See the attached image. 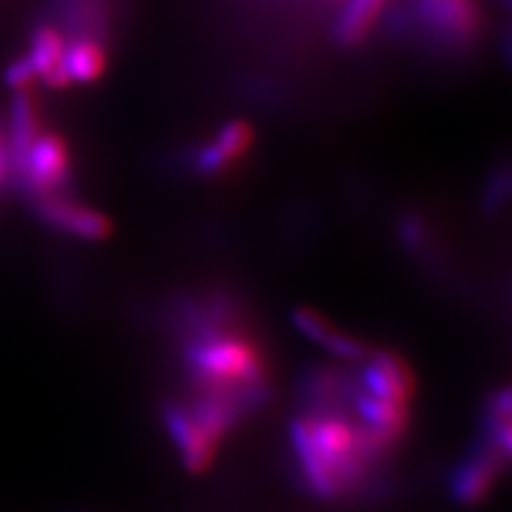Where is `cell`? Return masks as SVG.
I'll list each match as a JSON object with an SVG mask.
<instances>
[{
  "mask_svg": "<svg viewBox=\"0 0 512 512\" xmlns=\"http://www.w3.org/2000/svg\"><path fill=\"white\" fill-rule=\"evenodd\" d=\"M30 184L39 190H52L64 184L69 175V154L56 135H41L28 148L22 165Z\"/></svg>",
  "mask_w": 512,
  "mask_h": 512,
  "instance_id": "cell-2",
  "label": "cell"
},
{
  "mask_svg": "<svg viewBox=\"0 0 512 512\" xmlns=\"http://www.w3.org/2000/svg\"><path fill=\"white\" fill-rule=\"evenodd\" d=\"M357 408L363 421L374 429L376 438L380 440H391L406 425V408L399 404L382 402V399L361 393L357 397Z\"/></svg>",
  "mask_w": 512,
  "mask_h": 512,
  "instance_id": "cell-14",
  "label": "cell"
},
{
  "mask_svg": "<svg viewBox=\"0 0 512 512\" xmlns=\"http://www.w3.org/2000/svg\"><path fill=\"white\" fill-rule=\"evenodd\" d=\"M363 384L367 395L404 406L410 395V372L402 359L378 352L363 370Z\"/></svg>",
  "mask_w": 512,
  "mask_h": 512,
  "instance_id": "cell-5",
  "label": "cell"
},
{
  "mask_svg": "<svg viewBox=\"0 0 512 512\" xmlns=\"http://www.w3.org/2000/svg\"><path fill=\"white\" fill-rule=\"evenodd\" d=\"M41 214L54 227H60L84 239H105L111 233V222L107 216L88 210V207H79L75 203L50 199L43 203Z\"/></svg>",
  "mask_w": 512,
  "mask_h": 512,
  "instance_id": "cell-8",
  "label": "cell"
},
{
  "mask_svg": "<svg viewBox=\"0 0 512 512\" xmlns=\"http://www.w3.org/2000/svg\"><path fill=\"white\" fill-rule=\"evenodd\" d=\"M252 143V128L246 122H229L222 131L216 135V139L199 150L195 165L197 171L212 175L229 169L235 160L242 158Z\"/></svg>",
  "mask_w": 512,
  "mask_h": 512,
  "instance_id": "cell-7",
  "label": "cell"
},
{
  "mask_svg": "<svg viewBox=\"0 0 512 512\" xmlns=\"http://www.w3.org/2000/svg\"><path fill=\"white\" fill-rule=\"evenodd\" d=\"M163 421L182 455L184 466L190 472H203L210 466L214 455V442L207 438L192 416L175 404H167L163 410Z\"/></svg>",
  "mask_w": 512,
  "mask_h": 512,
  "instance_id": "cell-3",
  "label": "cell"
},
{
  "mask_svg": "<svg viewBox=\"0 0 512 512\" xmlns=\"http://www.w3.org/2000/svg\"><path fill=\"white\" fill-rule=\"evenodd\" d=\"M310 427V436L316 451L323 457L331 472L342 470L346 455L352 446L350 429L342 421H320Z\"/></svg>",
  "mask_w": 512,
  "mask_h": 512,
  "instance_id": "cell-13",
  "label": "cell"
},
{
  "mask_svg": "<svg viewBox=\"0 0 512 512\" xmlns=\"http://www.w3.org/2000/svg\"><path fill=\"white\" fill-rule=\"evenodd\" d=\"M3 163H5V158H3V148H0V175H3Z\"/></svg>",
  "mask_w": 512,
  "mask_h": 512,
  "instance_id": "cell-19",
  "label": "cell"
},
{
  "mask_svg": "<svg viewBox=\"0 0 512 512\" xmlns=\"http://www.w3.org/2000/svg\"><path fill=\"white\" fill-rule=\"evenodd\" d=\"M62 67L69 82H94L105 69L103 47L92 39H77L69 47H64Z\"/></svg>",
  "mask_w": 512,
  "mask_h": 512,
  "instance_id": "cell-12",
  "label": "cell"
},
{
  "mask_svg": "<svg viewBox=\"0 0 512 512\" xmlns=\"http://www.w3.org/2000/svg\"><path fill=\"white\" fill-rule=\"evenodd\" d=\"M64 47L67 45H64L62 35L52 26H41L35 32V37H32L28 60L32 64V69H35L37 77L45 79L47 86L62 88L69 84V77L62 67Z\"/></svg>",
  "mask_w": 512,
  "mask_h": 512,
  "instance_id": "cell-11",
  "label": "cell"
},
{
  "mask_svg": "<svg viewBox=\"0 0 512 512\" xmlns=\"http://www.w3.org/2000/svg\"><path fill=\"white\" fill-rule=\"evenodd\" d=\"M192 419H195V423L207 438L216 442L227 434V429L233 425L235 412L227 406H222L220 402H203L197 406L195 412H192Z\"/></svg>",
  "mask_w": 512,
  "mask_h": 512,
  "instance_id": "cell-17",
  "label": "cell"
},
{
  "mask_svg": "<svg viewBox=\"0 0 512 512\" xmlns=\"http://www.w3.org/2000/svg\"><path fill=\"white\" fill-rule=\"evenodd\" d=\"M11 128H13V152L18 165L37 139V122H35V107H32L28 94H18L11 109Z\"/></svg>",
  "mask_w": 512,
  "mask_h": 512,
  "instance_id": "cell-16",
  "label": "cell"
},
{
  "mask_svg": "<svg viewBox=\"0 0 512 512\" xmlns=\"http://www.w3.org/2000/svg\"><path fill=\"white\" fill-rule=\"evenodd\" d=\"M288 431H291L295 453L299 457L303 472H306V478H308L312 491L316 495H320V498H333V495L338 493V480H335L333 472L329 470L323 457H320V453L316 451L308 423L301 419H295L291 423V427H288Z\"/></svg>",
  "mask_w": 512,
  "mask_h": 512,
  "instance_id": "cell-10",
  "label": "cell"
},
{
  "mask_svg": "<svg viewBox=\"0 0 512 512\" xmlns=\"http://www.w3.org/2000/svg\"><path fill=\"white\" fill-rule=\"evenodd\" d=\"M495 451H478L455 468L451 476V493L459 504H476L491 489L495 476Z\"/></svg>",
  "mask_w": 512,
  "mask_h": 512,
  "instance_id": "cell-9",
  "label": "cell"
},
{
  "mask_svg": "<svg viewBox=\"0 0 512 512\" xmlns=\"http://www.w3.org/2000/svg\"><path fill=\"white\" fill-rule=\"evenodd\" d=\"M37 77L35 69L28 58H20L9 64V69L5 73V82L15 88V90H24L28 84H32V79Z\"/></svg>",
  "mask_w": 512,
  "mask_h": 512,
  "instance_id": "cell-18",
  "label": "cell"
},
{
  "mask_svg": "<svg viewBox=\"0 0 512 512\" xmlns=\"http://www.w3.org/2000/svg\"><path fill=\"white\" fill-rule=\"evenodd\" d=\"M186 361L207 380H237L248 387H259L265 370L250 344L231 335H205L186 350Z\"/></svg>",
  "mask_w": 512,
  "mask_h": 512,
  "instance_id": "cell-1",
  "label": "cell"
},
{
  "mask_svg": "<svg viewBox=\"0 0 512 512\" xmlns=\"http://www.w3.org/2000/svg\"><path fill=\"white\" fill-rule=\"evenodd\" d=\"M384 5H387V0H348L338 22L340 41L348 45L359 43L378 20Z\"/></svg>",
  "mask_w": 512,
  "mask_h": 512,
  "instance_id": "cell-15",
  "label": "cell"
},
{
  "mask_svg": "<svg viewBox=\"0 0 512 512\" xmlns=\"http://www.w3.org/2000/svg\"><path fill=\"white\" fill-rule=\"evenodd\" d=\"M425 18L436 30L457 43L476 35L480 11L476 0H421Z\"/></svg>",
  "mask_w": 512,
  "mask_h": 512,
  "instance_id": "cell-6",
  "label": "cell"
},
{
  "mask_svg": "<svg viewBox=\"0 0 512 512\" xmlns=\"http://www.w3.org/2000/svg\"><path fill=\"white\" fill-rule=\"evenodd\" d=\"M293 325L297 331L306 335L308 340L325 346L335 357L348 361H361L367 357V346L352 338V335L335 329L325 316H320L312 308H299L293 312Z\"/></svg>",
  "mask_w": 512,
  "mask_h": 512,
  "instance_id": "cell-4",
  "label": "cell"
}]
</instances>
